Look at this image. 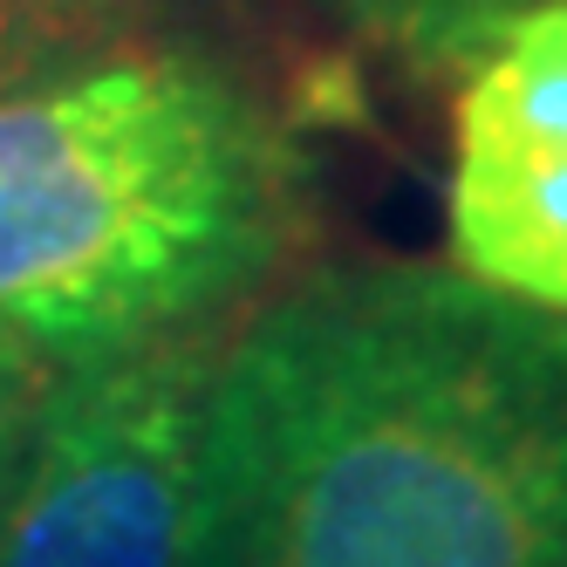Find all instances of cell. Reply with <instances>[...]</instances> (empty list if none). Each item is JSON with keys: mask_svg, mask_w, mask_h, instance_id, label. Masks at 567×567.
<instances>
[{"mask_svg": "<svg viewBox=\"0 0 567 567\" xmlns=\"http://www.w3.org/2000/svg\"><path fill=\"white\" fill-rule=\"evenodd\" d=\"M192 567H567V321L452 260L254 301L206 403Z\"/></svg>", "mask_w": 567, "mask_h": 567, "instance_id": "cell-1", "label": "cell"}, {"mask_svg": "<svg viewBox=\"0 0 567 567\" xmlns=\"http://www.w3.org/2000/svg\"><path fill=\"white\" fill-rule=\"evenodd\" d=\"M329 8L411 75H452V83H465V69L534 0H329Z\"/></svg>", "mask_w": 567, "mask_h": 567, "instance_id": "cell-6", "label": "cell"}, {"mask_svg": "<svg viewBox=\"0 0 567 567\" xmlns=\"http://www.w3.org/2000/svg\"><path fill=\"white\" fill-rule=\"evenodd\" d=\"M131 8L137 0H0V90L103 42H124Z\"/></svg>", "mask_w": 567, "mask_h": 567, "instance_id": "cell-7", "label": "cell"}, {"mask_svg": "<svg viewBox=\"0 0 567 567\" xmlns=\"http://www.w3.org/2000/svg\"><path fill=\"white\" fill-rule=\"evenodd\" d=\"M49 370H34V362H28V349L8 336V329H0V390H21V383H42Z\"/></svg>", "mask_w": 567, "mask_h": 567, "instance_id": "cell-9", "label": "cell"}, {"mask_svg": "<svg viewBox=\"0 0 567 567\" xmlns=\"http://www.w3.org/2000/svg\"><path fill=\"white\" fill-rule=\"evenodd\" d=\"M452 137L458 151L567 157V0H534L465 69Z\"/></svg>", "mask_w": 567, "mask_h": 567, "instance_id": "cell-5", "label": "cell"}, {"mask_svg": "<svg viewBox=\"0 0 567 567\" xmlns=\"http://www.w3.org/2000/svg\"><path fill=\"white\" fill-rule=\"evenodd\" d=\"M49 383V377H42ZM42 383H21V390H0V506H8V485L21 472V452H28V424H34V396Z\"/></svg>", "mask_w": 567, "mask_h": 567, "instance_id": "cell-8", "label": "cell"}, {"mask_svg": "<svg viewBox=\"0 0 567 567\" xmlns=\"http://www.w3.org/2000/svg\"><path fill=\"white\" fill-rule=\"evenodd\" d=\"M301 239V157L247 75L103 42L0 90V329L34 370L247 315Z\"/></svg>", "mask_w": 567, "mask_h": 567, "instance_id": "cell-2", "label": "cell"}, {"mask_svg": "<svg viewBox=\"0 0 567 567\" xmlns=\"http://www.w3.org/2000/svg\"><path fill=\"white\" fill-rule=\"evenodd\" d=\"M239 315L55 370L0 506V567H192L198 444Z\"/></svg>", "mask_w": 567, "mask_h": 567, "instance_id": "cell-3", "label": "cell"}, {"mask_svg": "<svg viewBox=\"0 0 567 567\" xmlns=\"http://www.w3.org/2000/svg\"><path fill=\"white\" fill-rule=\"evenodd\" d=\"M444 233L465 280L567 321V157L458 151Z\"/></svg>", "mask_w": 567, "mask_h": 567, "instance_id": "cell-4", "label": "cell"}]
</instances>
